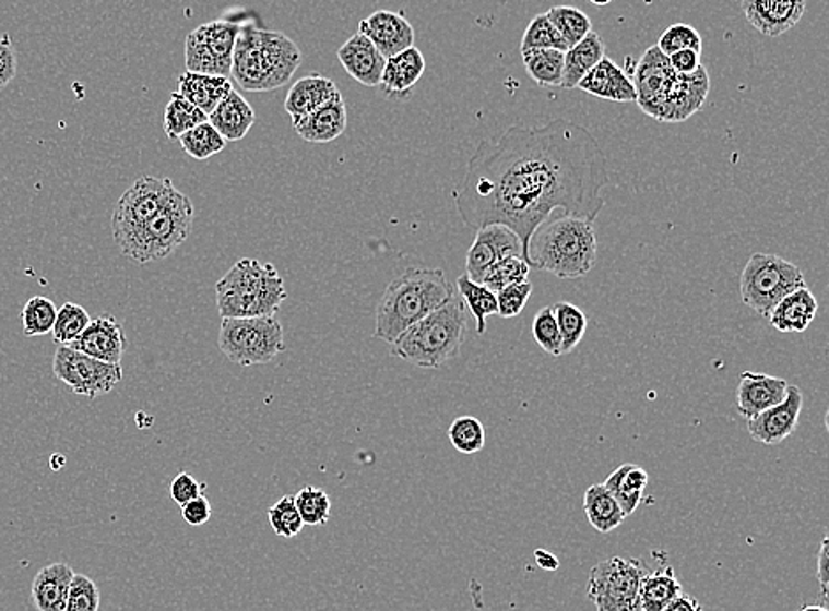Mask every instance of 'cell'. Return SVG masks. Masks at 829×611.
<instances>
[{
	"instance_id": "obj_1",
	"label": "cell",
	"mask_w": 829,
	"mask_h": 611,
	"mask_svg": "<svg viewBox=\"0 0 829 611\" xmlns=\"http://www.w3.org/2000/svg\"><path fill=\"white\" fill-rule=\"evenodd\" d=\"M607 158L584 125L554 119L545 125H511L499 140H483L454 204L465 227L502 225L529 239L552 216L596 219L605 207Z\"/></svg>"
},
{
	"instance_id": "obj_2",
	"label": "cell",
	"mask_w": 829,
	"mask_h": 611,
	"mask_svg": "<svg viewBox=\"0 0 829 611\" xmlns=\"http://www.w3.org/2000/svg\"><path fill=\"white\" fill-rule=\"evenodd\" d=\"M454 288L442 269L408 267L388 285L377 304L376 334L393 343L400 334L450 301Z\"/></svg>"
},
{
	"instance_id": "obj_3",
	"label": "cell",
	"mask_w": 829,
	"mask_h": 611,
	"mask_svg": "<svg viewBox=\"0 0 829 611\" xmlns=\"http://www.w3.org/2000/svg\"><path fill=\"white\" fill-rule=\"evenodd\" d=\"M597 241L593 219L552 216L534 230L525 262L561 279L582 278L596 265Z\"/></svg>"
},
{
	"instance_id": "obj_4",
	"label": "cell",
	"mask_w": 829,
	"mask_h": 611,
	"mask_svg": "<svg viewBox=\"0 0 829 611\" xmlns=\"http://www.w3.org/2000/svg\"><path fill=\"white\" fill-rule=\"evenodd\" d=\"M301 61V50L291 37L248 25L237 36L230 76L245 93H271L293 80Z\"/></svg>"
},
{
	"instance_id": "obj_5",
	"label": "cell",
	"mask_w": 829,
	"mask_h": 611,
	"mask_svg": "<svg viewBox=\"0 0 829 611\" xmlns=\"http://www.w3.org/2000/svg\"><path fill=\"white\" fill-rule=\"evenodd\" d=\"M467 334V308L459 293L411 325L391 343V356L414 367L437 370L459 356Z\"/></svg>"
},
{
	"instance_id": "obj_6",
	"label": "cell",
	"mask_w": 829,
	"mask_h": 611,
	"mask_svg": "<svg viewBox=\"0 0 829 611\" xmlns=\"http://www.w3.org/2000/svg\"><path fill=\"white\" fill-rule=\"evenodd\" d=\"M214 288L222 319L276 315L288 297L276 267L256 259L236 262Z\"/></svg>"
},
{
	"instance_id": "obj_7",
	"label": "cell",
	"mask_w": 829,
	"mask_h": 611,
	"mask_svg": "<svg viewBox=\"0 0 829 611\" xmlns=\"http://www.w3.org/2000/svg\"><path fill=\"white\" fill-rule=\"evenodd\" d=\"M196 211L185 193H177L144 227L116 242L126 259L137 264H153L167 259L170 253L185 244L193 230Z\"/></svg>"
},
{
	"instance_id": "obj_8",
	"label": "cell",
	"mask_w": 829,
	"mask_h": 611,
	"mask_svg": "<svg viewBox=\"0 0 829 611\" xmlns=\"http://www.w3.org/2000/svg\"><path fill=\"white\" fill-rule=\"evenodd\" d=\"M805 287L803 271L793 262L771 253H754L746 262L739 281L743 304L766 319L783 297Z\"/></svg>"
},
{
	"instance_id": "obj_9",
	"label": "cell",
	"mask_w": 829,
	"mask_h": 611,
	"mask_svg": "<svg viewBox=\"0 0 829 611\" xmlns=\"http://www.w3.org/2000/svg\"><path fill=\"white\" fill-rule=\"evenodd\" d=\"M218 347L239 367L268 364L285 352V336L276 315L222 319Z\"/></svg>"
},
{
	"instance_id": "obj_10",
	"label": "cell",
	"mask_w": 829,
	"mask_h": 611,
	"mask_svg": "<svg viewBox=\"0 0 829 611\" xmlns=\"http://www.w3.org/2000/svg\"><path fill=\"white\" fill-rule=\"evenodd\" d=\"M648 565L639 559L611 556L594 565L588 579V598L596 611H639V590Z\"/></svg>"
},
{
	"instance_id": "obj_11",
	"label": "cell",
	"mask_w": 829,
	"mask_h": 611,
	"mask_svg": "<svg viewBox=\"0 0 829 611\" xmlns=\"http://www.w3.org/2000/svg\"><path fill=\"white\" fill-rule=\"evenodd\" d=\"M179 193L168 177L144 176L137 179L117 202L111 216V236L119 242L144 227Z\"/></svg>"
},
{
	"instance_id": "obj_12",
	"label": "cell",
	"mask_w": 829,
	"mask_h": 611,
	"mask_svg": "<svg viewBox=\"0 0 829 611\" xmlns=\"http://www.w3.org/2000/svg\"><path fill=\"white\" fill-rule=\"evenodd\" d=\"M51 370L74 394L88 399L111 393L122 380L121 364L98 361L68 345L57 348Z\"/></svg>"
},
{
	"instance_id": "obj_13",
	"label": "cell",
	"mask_w": 829,
	"mask_h": 611,
	"mask_svg": "<svg viewBox=\"0 0 829 611\" xmlns=\"http://www.w3.org/2000/svg\"><path fill=\"white\" fill-rule=\"evenodd\" d=\"M631 64L633 65L626 64L628 70L625 71L635 85V93H637L635 103L646 116L662 121L663 108L671 93L672 82L676 79L668 57L654 45L644 51L639 62L631 61Z\"/></svg>"
},
{
	"instance_id": "obj_14",
	"label": "cell",
	"mask_w": 829,
	"mask_h": 611,
	"mask_svg": "<svg viewBox=\"0 0 829 611\" xmlns=\"http://www.w3.org/2000/svg\"><path fill=\"white\" fill-rule=\"evenodd\" d=\"M510 256H524V245L517 233L502 225L477 228L476 239L465 259V274L473 281L482 283L497 262Z\"/></svg>"
},
{
	"instance_id": "obj_15",
	"label": "cell",
	"mask_w": 829,
	"mask_h": 611,
	"mask_svg": "<svg viewBox=\"0 0 829 611\" xmlns=\"http://www.w3.org/2000/svg\"><path fill=\"white\" fill-rule=\"evenodd\" d=\"M802 408V390L797 385H787V394L779 405L748 419V433L759 444H782L796 430Z\"/></svg>"
},
{
	"instance_id": "obj_16",
	"label": "cell",
	"mask_w": 829,
	"mask_h": 611,
	"mask_svg": "<svg viewBox=\"0 0 829 611\" xmlns=\"http://www.w3.org/2000/svg\"><path fill=\"white\" fill-rule=\"evenodd\" d=\"M357 33L370 39L384 59L414 47L416 39L411 22L402 13L388 10H379L366 16L357 25Z\"/></svg>"
},
{
	"instance_id": "obj_17",
	"label": "cell",
	"mask_w": 829,
	"mask_h": 611,
	"mask_svg": "<svg viewBox=\"0 0 829 611\" xmlns=\"http://www.w3.org/2000/svg\"><path fill=\"white\" fill-rule=\"evenodd\" d=\"M68 347L98 361L121 364L128 342L121 322L116 316L99 315L98 319L91 320L84 333Z\"/></svg>"
},
{
	"instance_id": "obj_18",
	"label": "cell",
	"mask_w": 829,
	"mask_h": 611,
	"mask_svg": "<svg viewBox=\"0 0 829 611\" xmlns=\"http://www.w3.org/2000/svg\"><path fill=\"white\" fill-rule=\"evenodd\" d=\"M748 24L768 37H779L796 27L806 11V0H743Z\"/></svg>"
},
{
	"instance_id": "obj_19",
	"label": "cell",
	"mask_w": 829,
	"mask_h": 611,
	"mask_svg": "<svg viewBox=\"0 0 829 611\" xmlns=\"http://www.w3.org/2000/svg\"><path fill=\"white\" fill-rule=\"evenodd\" d=\"M709 87L711 80L704 65L696 73L676 74L660 122H682L697 113L704 107Z\"/></svg>"
},
{
	"instance_id": "obj_20",
	"label": "cell",
	"mask_w": 829,
	"mask_h": 611,
	"mask_svg": "<svg viewBox=\"0 0 829 611\" xmlns=\"http://www.w3.org/2000/svg\"><path fill=\"white\" fill-rule=\"evenodd\" d=\"M787 380L779 376L745 371L737 385V412L748 421L757 414L779 405L787 394Z\"/></svg>"
},
{
	"instance_id": "obj_21",
	"label": "cell",
	"mask_w": 829,
	"mask_h": 611,
	"mask_svg": "<svg viewBox=\"0 0 829 611\" xmlns=\"http://www.w3.org/2000/svg\"><path fill=\"white\" fill-rule=\"evenodd\" d=\"M425 70L427 62L419 48L411 47L400 51L396 56L386 59L384 71L380 76V94L390 99L408 98Z\"/></svg>"
},
{
	"instance_id": "obj_22",
	"label": "cell",
	"mask_w": 829,
	"mask_h": 611,
	"mask_svg": "<svg viewBox=\"0 0 829 611\" xmlns=\"http://www.w3.org/2000/svg\"><path fill=\"white\" fill-rule=\"evenodd\" d=\"M339 61L357 84L379 87L386 59L370 39L356 33L339 48Z\"/></svg>"
},
{
	"instance_id": "obj_23",
	"label": "cell",
	"mask_w": 829,
	"mask_h": 611,
	"mask_svg": "<svg viewBox=\"0 0 829 611\" xmlns=\"http://www.w3.org/2000/svg\"><path fill=\"white\" fill-rule=\"evenodd\" d=\"M577 88L596 98L608 99L617 103L637 101V93L630 76L626 74L621 65L603 57L602 61L594 65L593 70L580 80Z\"/></svg>"
},
{
	"instance_id": "obj_24",
	"label": "cell",
	"mask_w": 829,
	"mask_h": 611,
	"mask_svg": "<svg viewBox=\"0 0 829 611\" xmlns=\"http://www.w3.org/2000/svg\"><path fill=\"white\" fill-rule=\"evenodd\" d=\"M294 130L310 144H330L342 136L347 130V107L342 94H334L333 99L297 122Z\"/></svg>"
},
{
	"instance_id": "obj_25",
	"label": "cell",
	"mask_w": 829,
	"mask_h": 611,
	"mask_svg": "<svg viewBox=\"0 0 829 611\" xmlns=\"http://www.w3.org/2000/svg\"><path fill=\"white\" fill-rule=\"evenodd\" d=\"M339 93V87L333 80L328 79L324 74H306L301 80H297L296 84L288 91L287 98H285V110L293 119V124L296 125L297 122L305 119L306 116H310L311 111H316L317 108L325 105L334 98V94Z\"/></svg>"
},
{
	"instance_id": "obj_26",
	"label": "cell",
	"mask_w": 829,
	"mask_h": 611,
	"mask_svg": "<svg viewBox=\"0 0 829 611\" xmlns=\"http://www.w3.org/2000/svg\"><path fill=\"white\" fill-rule=\"evenodd\" d=\"M256 110L236 88H233L208 117V121L225 142H239L245 139L256 124Z\"/></svg>"
},
{
	"instance_id": "obj_27",
	"label": "cell",
	"mask_w": 829,
	"mask_h": 611,
	"mask_svg": "<svg viewBox=\"0 0 829 611\" xmlns=\"http://www.w3.org/2000/svg\"><path fill=\"white\" fill-rule=\"evenodd\" d=\"M74 571L64 562L43 567L33 579L31 598L37 611H64Z\"/></svg>"
},
{
	"instance_id": "obj_28",
	"label": "cell",
	"mask_w": 829,
	"mask_h": 611,
	"mask_svg": "<svg viewBox=\"0 0 829 611\" xmlns=\"http://www.w3.org/2000/svg\"><path fill=\"white\" fill-rule=\"evenodd\" d=\"M819 302L808 287L794 290L787 297H783L779 304L774 306L769 324L780 333L802 334L808 330V325L816 319Z\"/></svg>"
},
{
	"instance_id": "obj_29",
	"label": "cell",
	"mask_w": 829,
	"mask_h": 611,
	"mask_svg": "<svg viewBox=\"0 0 829 611\" xmlns=\"http://www.w3.org/2000/svg\"><path fill=\"white\" fill-rule=\"evenodd\" d=\"M234 85L227 76H216V74L185 73L179 76V87L177 93L181 94L186 101H190L193 107L200 108L205 116L218 107L223 98L233 91Z\"/></svg>"
},
{
	"instance_id": "obj_30",
	"label": "cell",
	"mask_w": 829,
	"mask_h": 611,
	"mask_svg": "<svg viewBox=\"0 0 829 611\" xmlns=\"http://www.w3.org/2000/svg\"><path fill=\"white\" fill-rule=\"evenodd\" d=\"M648 481L649 477L644 468L635 464H625L607 477L603 487L611 491V495L616 499L617 504L621 505L623 513L628 518L642 504Z\"/></svg>"
},
{
	"instance_id": "obj_31",
	"label": "cell",
	"mask_w": 829,
	"mask_h": 611,
	"mask_svg": "<svg viewBox=\"0 0 829 611\" xmlns=\"http://www.w3.org/2000/svg\"><path fill=\"white\" fill-rule=\"evenodd\" d=\"M605 57V43L600 34L591 33L565 51V71H562V88H575L589 71Z\"/></svg>"
},
{
	"instance_id": "obj_32",
	"label": "cell",
	"mask_w": 829,
	"mask_h": 611,
	"mask_svg": "<svg viewBox=\"0 0 829 611\" xmlns=\"http://www.w3.org/2000/svg\"><path fill=\"white\" fill-rule=\"evenodd\" d=\"M683 594V585L672 567L646 571L639 590V611H662L672 599Z\"/></svg>"
},
{
	"instance_id": "obj_33",
	"label": "cell",
	"mask_w": 829,
	"mask_h": 611,
	"mask_svg": "<svg viewBox=\"0 0 829 611\" xmlns=\"http://www.w3.org/2000/svg\"><path fill=\"white\" fill-rule=\"evenodd\" d=\"M584 511L589 524L596 528L597 532L611 534L617 527H621L626 516L621 505L611 495V491L602 484L589 487L584 493Z\"/></svg>"
},
{
	"instance_id": "obj_34",
	"label": "cell",
	"mask_w": 829,
	"mask_h": 611,
	"mask_svg": "<svg viewBox=\"0 0 829 611\" xmlns=\"http://www.w3.org/2000/svg\"><path fill=\"white\" fill-rule=\"evenodd\" d=\"M525 71L534 84L542 87H561L565 71V51L545 48V50L522 51Z\"/></svg>"
},
{
	"instance_id": "obj_35",
	"label": "cell",
	"mask_w": 829,
	"mask_h": 611,
	"mask_svg": "<svg viewBox=\"0 0 829 611\" xmlns=\"http://www.w3.org/2000/svg\"><path fill=\"white\" fill-rule=\"evenodd\" d=\"M459 296L462 297L465 308L473 313L476 319V334L487 333V319L497 315V293L492 292L490 288L485 287L483 283L473 281L467 274H462L459 281Z\"/></svg>"
},
{
	"instance_id": "obj_36",
	"label": "cell",
	"mask_w": 829,
	"mask_h": 611,
	"mask_svg": "<svg viewBox=\"0 0 829 611\" xmlns=\"http://www.w3.org/2000/svg\"><path fill=\"white\" fill-rule=\"evenodd\" d=\"M239 31L241 27L230 22H209L197 27L193 33L202 39L205 47L225 68L233 70L234 48H236Z\"/></svg>"
},
{
	"instance_id": "obj_37",
	"label": "cell",
	"mask_w": 829,
	"mask_h": 611,
	"mask_svg": "<svg viewBox=\"0 0 829 611\" xmlns=\"http://www.w3.org/2000/svg\"><path fill=\"white\" fill-rule=\"evenodd\" d=\"M208 121V116L200 108L193 107L190 101H186L179 93H171L170 101L165 108L163 117V130L168 140H179L186 131L193 130L196 125Z\"/></svg>"
},
{
	"instance_id": "obj_38",
	"label": "cell",
	"mask_w": 829,
	"mask_h": 611,
	"mask_svg": "<svg viewBox=\"0 0 829 611\" xmlns=\"http://www.w3.org/2000/svg\"><path fill=\"white\" fill-rule=\"evenodd\" d=\"M547 16L557 33L561 34L568 48L575 47L593 31L589 14L573 5H556L547 11Z\"/></svg>"
},
{
	"instance_id": "obj_39",
	"label": "cell",
	"mask_w": 829,
	"mask_h": 611,
	"mask_svg": "<svg viewBox=\"0 0 829 611\" xmlns=\"http://www.w3.org/2000/svg\"><path fill=\"white\" fill-rule=\"evenodd\" d=\"M552 308H554V315H556L557 327L561 333L562 354L573 352L584 338L585 331H588V316H585L584 311L580 310L579 306L571 304V302H557Z\"/></svg>"
},
{
	"instance_id": "obj_40",
	"label": "cell",
	"mask_w": 829,
	"mask_h": 611,
	"mask_svg": "<svg viewBox=\"0 0 829 611\" xmlns=\"http://www.w3.org/2000/svg\"><path fill=\"white\" fill-rule=\"evenodd\" d=\"M179 142H181L182 151L199 161L213 158L216 154L222 153L227 145L225 139L220 135L218 131L214 130L209 121L196 125L193 130L186 131L185 135L179 136Z\"/></svg>"
},
{
	"instance_id": "obj_41",
	"label": "cell",
	"mask_w": 829,
	"mask_h": 611,
	"mask_svg": "<svg viewBox=\"0 0 829 611\" xmlns=\"http://www.w3.org/2000/svg\"><path fill=\"white\" fill-rule=\"evenodd\" d=\"M56 316V302L50 301L48 297L36 296L28 299L22 310V327H24L25 336L36 338V336L51 334Z\"/></svg>"
},
{
	"instance_id": "obj_42",
	"label": "cell",
	"mask_w": 829,
	"mask_h": 611,
	"mask_svg": "<svg viewBox=\"0 0 829 611\" xmlns=\"http://www.w3.org/2000/svg\"><path fill=\"white\" fill-rule=\"evenodd\" d=\"M294 502L301 514L303 524L322 527L330 522L331 499L322 488L305 487L294 495Z\"/></svg>"
},
{
	"instance_id": "obj_43",
	"label": "cell",
	"mask_w": 829,
	"mask_h": 611,
	"mask_svg": "<svg viewBox=\"0 0 829 611\" xmlns=\"http://www.w3.org/2000/svg\"><path fill=\"white\" fill-rule=\"evenodd\" d=\"M91 320L93 319L84 306L66 302L57 310L56 324L51 330L54 342L59 345H71L80 334L84 333Z\"/></svg>"
},
{
	"instance_id": "obj_44",
	"label": "cell",
	"mask_w": 829,
	"mask_h": 611,
	"mask_svg": "<svg viewBox=\"0 0 829 611\" xmlns=\"http://www.w3.org/2000/svg\"><path fill=\"white\" fill-rule=\"evenodd\" d=\"M545 48H554V50H568L565 39L561 34L557 33L556 27L550 24L547 13L536 14L531 22H529L528 28H525L524 36H522V43H520V53L528 50H545Z\"/></svg>"
},
{
	"instance_id": "obj_45",
	"label": "cell",
	"mask_w": 829,
	"mask_h": 611,
	"mask_svg": "<svg viewBox=\"0 0 829 611\" xmlns=\"http://www.w3.org/2000/svg\"><path fill=\"white\" fill-rule=\"evenodd\" d=\"M448 439L459 453H479L485 447V428L476 417H457L448 430Z\"/></svg>"
},
{
	"instance_id": "obj_46",
	"label": "cell",
	"mask_w": 829,
	"mask_h": 611,
	"mask_svg": "<svg viewBox=\"0 0 829 611\" xmlns=\"http://www.w3.org/2000/svg\"><path fill=\"white\" fill-rule=\"evenodd\" d=\"M185 62L186 71L190 73L216 74V76L230 79V70L211 53L196 33H190L186 37Z\"/></svg>"
},
{
	"instance_id": "obj_47",
	"label": "cell",
	"mask_w": 829,
	"mask_h": 611,
	"mask_svg": "<svg viewBox=\"0 0 829 611\" xmlns=\"http://www.w3.org/2000/svg\"><path fill=\"white\" fill-rule=\"evenodd\" d=\"M268 518L273 532L280 538H296L297 534L301 532L303 527H305L293 495L282 496L276 504L271 505L268 511Z\"/></svg>"
},
{
	"instance_id": "obj_48",
	"label": "cell",
	"mask_w": 829,
	"mask_h": 611,
	"mask_svg": "<svg viewBox=\"0 0 829 611\" xmlns=\"http://www.w3.org/2000/svg\"><path fill=\"white\" fill-rule=\"evenodd\" d=\"M531 267L524 256H510V259L497 262L487 276L483 278V285L490 288L492 292H500L502 288L511 287L514 283H522L529 278Z\"/></svg>"
},
{
	"instance_id": "obj_49",
	"label": "cell",
	"mask_w": 829,
	"mask_h": 611,
	"mask_svg": "<svg viewBox=\"0 0 829 611\" xmlns=\"http://www.w3.org/2000/svg\"><path fill=\"white\" fill-rule=\"evenodd\" d=\"M99 604H102V594H99L98 585L94 584L88 576L74 573L64 611H99Z\"/></svg>"
},
{
	"instance_id": "obj_50",
	"label": "cell",
	"mask_w": 829,
	"mask_h": 611,
	"mask_svg": "<svg viewBox=\"0 0 829 611\" xmlns=\"http://www.w3.org/2000/svg\"><path fill=\"white\" fill-rule=\"evenodd\" d=\"M533 338L550 356H562L561 333L557 327V320L552 306L537 311V315L534 316Z\"/></svg>"
},
{
	"instance_id": "obj_51",
	"label": "cell",
	"mask_w": 829,
	"mask_h": 611,
	"mask_svg": "<svg viewBox=\"0 0 829 611\" xmlns=\"http://www.w3.org/2000/svg\"><path fill=\"white\" fill-rule=\"evenodd\" d=\"M656 47L667 57L679 50L702 51V36L691 25L674 24L660 36Z\"/></svg>"
},
{
	"instance_id": "obj_52",
	"label": "cell",
	"mask_w": 829,
	"mask_h": 611,
	"mask_svg": "<svg viewBox=\"0 0 829 611\" xmlns=\"http://www.w3.org/2000/svg\"><path fill=\"white\" fill-rule=\"evenodd\" d=\"M531 296H533V283L529 279L502 288L500 292H497V315L502 316V319L519 316L524 311Z\"/></svg>"
},
{
	"instance_id": "obj_53",
	"label": "cell",
	"mask_w": 829,
	"mask_h": 611,
	"mask_svg": "<svg viewBox=\"0 0 829 611\" xmlns=\"http://www.w3.org/2000/svg\"><path fill=\"white\" fill-rule=\"evenodd\" d=\"M204 495V487L190 472L177 474L170 484L171 501L185 505L197 496Z\"/></svg>"
},
{
	"instance_id": "obj_54",
	"label": "cell",
	"mask_w": 829,
	"mask_h": 611,
	"mask_svg": "<svg viewBox=\"0 0 829 611\" xmlns=\"http://www.w3.org/2000/svg\"><path fill=\"white\" fill-rule=\"evenodd\" d=\"M19 70V57L14 50L10 34L0 36V91L8 87L16 76Z\"/></svg>"
},
{
	"instance_id": "obj_55",
	"label": "cell",
	"mask_w": 829,
	"mask_h": 611,
	"mask_svg": "<svg viewBox=\"0 0 829 611\" xmlns=\"http://www.w3.org/2000/svg\"><path fill=\"white\" fill-rule=\"evenodd\" d=\"M182 519L191 527H200V525L208 524L211 516H213V507L211 502L205 499L204 495L197 496L188 504L181 505Z\"/></svg>"
},
{
	"instance_id": "obj_56",
	"label": "cell",
	"mask_w": 829,
	"mask_h": 611,
	"mask_svg": "<svg viewBox=\"0 0 829 611\" xmlns=\"http://www.w3.org/2000/svg\"><path fill=\"white\" fill-rule=\"evenodd\" d=\"M672 71L676 74H691L702 68V51L679 50L668 56Z\"/></svg>"
},
{
	"instance_id": "obj_57",
	"label": "cell",
	"mask_w": 829,
	"mask_h": 611,
	"mask_svg": "<svg viewBox=\"0 0 829 611\" xmlns=\"http://www.w3.org/2000/svg\"><path fill=\"white\" fill-rule=\"evenodd\" d=\"M828 550H829V541L828 538L822 539V542H820L819 548V555H817V579H819L820 584V594H822V599L828 598Z\"/></svg>"
},
{
	"instance_id": "obj_58",
	"label": "cell",
	"mask_w": 829,
	"mask_h": 611,
	"mask_svg": "<svg viewBox=\"0 0 829 611\" xmlns=\"http://www.w3.org/2000/svg\"><path fill=\"white\" fill-rule=\"evenodd\" d=\"M662 611H704L700 607V602L696 598H691L688 594H679L676 599H672L667 607Z\"/></svg>"
},
{
	"instance_id": "obj_59",
	"label": "cell",
	"mask_w": 829,
	"mask_h": 611,
	"mask_svg": "<svg viewBox=\"0 0 829 611\" xmlns=\"http://www.w3.org/2000/svg\"><path fill=\"white\" fill-rule=\"evenodd\" d=\"M534 561H536V564L540 565L542 570L556 571L557 567H559V561H557L556 556L545 550L534 551Z\"/></svg>"
},
{
	"instance_id": "obj_60",
	"label": "cell",
	"mask_w": 829,
	"mask_h": 611,
	"mask_svg": "<svg viewBox=\"0 0 829 611\" xmlns=\"http://www.w3.org/2000/svg\"><path fill=\"white\" fill-rule=\"evenodd\" d=\"M800 611H828V608L822 607V604H806Z\"/></svg>"
},
{
	"instance_id": "obj_61",
	"label": "cell",
	"mask_w": 829,
	"mask_h": 611,
	"mask_svg": "<svg viewBox=\"0 0 829 611\" xmlns=\"http://www.w3.org/2000/svg\"><path fill=\"white\" fill-rule=\"evenodd\" d=\"M591 4L597 5V8H603V5L611 4L612 0H589Z\"/></svg>"
}]
</instances>
